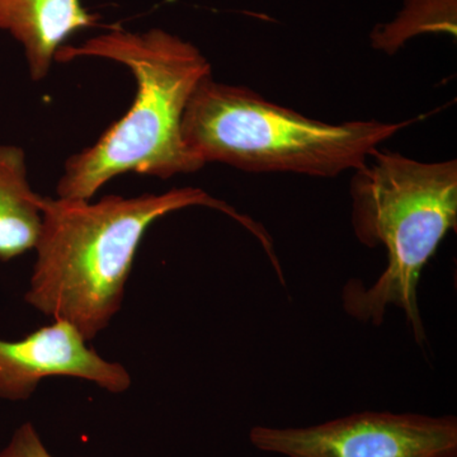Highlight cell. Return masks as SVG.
I'll return each instance as SVG.
<instances>
[{
	"label": "cell",
	"instance_id": "cell-8",
	"mask_svg": "<svg viewBox=\"0 0 457 457\" xmlns=\"http://www.w3.org/2000/svg\"><path fill=\"white\" fill-rule=\"evenodd\" d=\"M42 198L27 179L25 152L0 145V262L14 260L37 245Z\"/></svg>",
	"mask_w": 457,
	"mask_h": 457
},
{
	"label": "cell",
	"instance_id": "cell-1",
	"mask_svg": "<svg viewBox=\"0 0 457 457\" xmlns=\"http://www.w3.org/2000/svg\"><path fill=\"white\" fill-rule=\"evenodd\" d=\"M203 206L230 216L257 237L267 254L272 240L258 222L204 189L173 188L137 197L106 196L97 203L42 198V228L26 303L66 321L93 341L122 308L126 285L147 228L171 212Z\"/></svg>",
	"mask_w": 457,
	"mask_h": 457
},
{
	"label": "cell",
	"instance_id": "cell-6",
	"mask_svg": "<svg viewBox=\"0 0 457 457\" xmlns=\"http://www.w3.org/2000/svg\"><path fill=\"white\" fill-rule=\"evenodd\" d=\"M47 378H80L113 394L131 386L128 370L104 360L66 321L54 320L20 341L0 339V399L31 398Z\"/></svg>",
	"mask_w": 457,
	"mask_h": 457
},
{
	"label": "cell",
	"instance_id": "cell-4",
	"mask_svg": "<svg viewBox=\"0 0 457 457\" xmlns=\"http://www.w3.org/2000/svg\"><path fill=\"white\" fill-rule=\"evenodd\" d=\"M414 121L332 125L209 75L186 107L182 137L204 164H228L251 173L335 177L360 168L381 143Z\"/></svg>",
	"mask_w": 457,
	"mask_h": 457
},
{
	"label": "cell",
	"instance_id": "cell-2",
	"mask_svg": "<svg viewBox=\"0 0 457 457\" xmlns=\"http://www.w3.org/2000/svg\"><path fill=\"white\" fill-rule=\"evenodd\" d=\"M102 57L128 66L137 80L130 110L97 143L66 161L57 196L92 200L111 179L126 173L170 179L196 173L204 163L182 137L189 99L212 65L191 42L161 29L146 32L113 29L79 46H62L55 62Z\"/></svg>",
	"mask_w": 457,
	"mask_h": 457
},
{
	"label": "cell",
	"instance_id": "cell-5",
	"mask_svg": "<svg viewBox=\"0 0 457 457\" xmlns=\"http://www.w3.org/2000/svg\"><path fill=\"white\" fill-rule=\"evenodd\" d=\"M249 440L286 457H453L457 420L363 411L300 428L257 426Z\"/></svg>",
	"mask_w": 457,
	"mask_h": 457
},
{
	"label": "cell",
	"instance_id": "cell-3",
	"mask_svg": "<svg viewBox=\"0 0 457 457\" xmlns=\"http://www.w3.org/2000/svg\"><path fill=\"white\" fill-rule=\"evenodd\" d=\"M353 171L352 227L363 245L383 246L387 263L370 288L348 282L343 308L375 327L383 324L387 309L398 308L418 345H423L417 288L444 237L456 230L457 162L425 163L378 147Z\"/></svg>",
	"mask_w": 457,
	"mask_h": 457
},
{
	"label": "cell",
	"instance_id": "cell-7",
	"mask_svg": "<svg viewBox=\"0 0 457 457\" xmlns=\"http://www.w3.org/2000/svg\"><path fill=\"white\" fill-rule=\"evenodd\" d=\"M98 20L82 0H0V29L22 45L33 82L47 77L71 36L97 26Z\"/></svg>",
	"mask_w": 457,
	"mask_h": 457
},
{
	"label": "cell",
	"instance_id": "cell-9",
	"mask_svg": "<svg viewBox=\"0 0 457 457\" xmlns=\"http://www.w3.org/2000/svg\"><path fill=\"white\" fill-rule=\"evenodd\" d=\"M0 457H55L51 455L32 423H23L14 432L13 437L4 450L0 451Z\"/></svg>",
	"mask_w": 457,
	"mask_h": 457
},
{
	"label": "cell",
	"instance_id": "cell-10",
	"mask_svg": "<svg viewBox=\"0 0 457 457\" xmlns=\"http://www.w3.org/2000/svg\"><path fill=\"white\" fill-rule=\"evenodd\" d=\"M453 457H457V456H453Z\"/></svg>",
	"mask_w": 457,
	"mask_h": 457
}]
</instances>
